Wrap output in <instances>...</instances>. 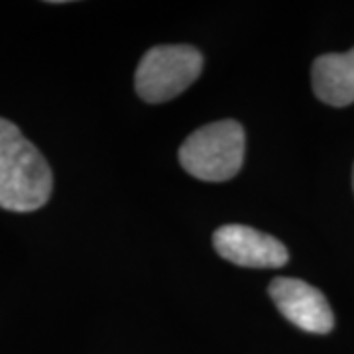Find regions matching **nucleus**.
<instances>
[{
  "label": "nucleus",
  "instance_id": "nucleus-6",
  "mask_svg": "<svg viewBox=\"0 0 354 354\" xmlns=\"http://www.w3.org/2000/svg\"><path fill=\"white\" fill-rule=\"evenodd\" d=\"M313 93L330 106L354 102V48L346 53H325L311 67Z\"/></svg>",
  "mask_w": 354,
  "mask_h": 354
},
{
  "label": "nucleus",
  "instance_id": "nucleus-3",
  "mask_svg": "<svg viewBox=\"0 0 354 354\" xmlns=\"http://www.w3.org/2000/svg\"><path fill=\"white\" fill-rule=\"evenodd\" d=\"M203 71L201 51L193 46H158L140 59L134 85L142 101L167 102L181 95Z\"/></svg>",
  "mask_w": 354,
  "mask_h": 354
},
{
  "label": "nucleus",
  "instance_id": "nucleus-4",
  "mask_svg": "<svg viewBox=\"0 0 354 354\" xmlns=\"http://www.w3.org/2000/svg\"><path fill=\"white\" fill-rule=\"evenodd\" d=\"M268 293L279 313L295 327L315 335H327L335 327V315L327 297L304 279L276 278Z\"/></svg>",
  "mask_w": 354,
  "mask_h": 354
},
{
  "label": "nucleus",
  "instance_id": "nucleus-1",
  "mask_svg": "<svg viewBox=\"0 0 354 354\" xmlns=\"http://www.w3.org/2000/svg\"><path fill=\"white\" fill-rule=\"evenodd\" d=\"M53 176L38 148L14 122L0 118V207L32 213L50 201Z\"/></svg>",
  "mask_w": 354,
  "mask_h": 354
},
{
  "label": "nucleus",
  "instance_id": "nucleus-7",
  "mask_svg": "<svg viewBox=\"0 0 354 354\" xmlns=\"http://www.w3.org/2000/svg\"><path fill=\"white\" fill-rule=\"evenodd\" d=\"M353 187H354V169H353Z\"/></svg>",
  "mask_w": 354,
  "mask_h": 354
},
{
  "label": "nucleus",
  "instance_id": "nucleus-2",
  "mask_svg": "<svg viewBox=\"0 0 354 354\" xmlns=\"http://www.w3.org/2000/svg\"><path fill=\"white\" fill-rule=\"evenodd\" d=\"M244 128L236 120H218L197 128L179 148V164L201 181H228L244 162Z\"/></svg>",
  "mask_w": 354,
  "mask_h": 354
},
{
  "label": "nucleus",
  "instance_id": "nucleus-5",
  "mask_svg": "<svg viewBox=\"0 0 354 354\" xmlns=\"http://www.w3.org/2000/svg\"><path fill=\"white\" fill-rule=\"evenodd\" d=\"M213 246L221 258L242 268H281L290 260L286 244L244 225H225L216 228Z\"/></svg>",
  "mask_w": 354,
  "mask_h": 354
}]
</instances>
